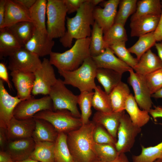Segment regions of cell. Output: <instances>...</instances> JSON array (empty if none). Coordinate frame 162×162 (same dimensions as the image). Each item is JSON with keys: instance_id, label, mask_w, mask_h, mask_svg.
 <instances>
[{"instance_id": "12", "label": "cell", "mask_w": 162, "mask_h": 162, "mask_svg": "<svg viewBox=\"0 0 162 162\" xmlns=\"http://www.w3.org/2000/svg\"><path fill=\"white\" fill-rule=\"evenodd\" d=\"M129 72L128 82L133 89L136 102L140 108L149 112L152 104V94L144 76L134 72L132 68Z\"/></svg>"}, {"instance_id": "39", "label": "cell", "mask_w": 162, "mask_h": 162, "mask_svg": "<svg viewBox=\"0 0 162 162\" xmlns=\"http://www.w3.org/2000/svg\"><path fill=\"white\" fill-rule=\"evenodd\" d=\"M94 92H80L78 95V104L81 111L80 119L82 124H86L89 121L92 113V99Z\"/></svg>"}, {"instance_id": "40", "label": "cell", "mask_w": 162, "mask_h": 162, "mask_svg": "<svg viewBox=\"0 0 162 162\" xmlns=\"http://www.w3.org/2000/svg\"><path fill=\"white\" fill-rule=\"evenodd\" d=\"M137 2V0H120L114 23H120L124 26L128 18L135 11Z\"/></svg>"}, {"instance_id": "46", "label": "cell", "mask_w": 162, "mask_h": 162, "mask_svg": "<svg viewBox=\"0 0 162 162\" xmlns=\"http://www.w3.org/2000/svg\"><path fill=\"white\" fill-rule=\"evenodd\" d=\"M0 79L6 82L11 90L12 86L9 80L7 68L4 63H0Z\"/></svg>"}, {"instance_id": "15", "label": "cell", "mask_w": 162, "mask_h": 162, "mask_svg": "<svg viewBox=\"0 0 162 162\" xmlns=\"http://www.w3.org/2000/svg\"><path fill=\"white\" fill-rule=\"evenodd\" d=\"M4 82L0 79V127L6 129L14 117L16 107L22 100L17 96H13L8 92Z\"/></svg>"}, {"instance_id": "48", "label": "cell", "mask_w": 162, "mask_h": 162, "mask_svg": "<svg viewBox=\"0 0 162 162\" xmlns=\"http://www.w3.org/2000/svg\"><path fill=\"white\" fill-rule=\"evenodd\" d=\"M5 129L0 127V151L4 150L8 142Z\"/></svg>"}, {"instance_id": "35", "label": "cell", "mask_w": 162, "mask_h": 162, "mask_svg": "<svg viewBox=\"0 0 162 162\" xmlns=\"http://www.w3.org/2000/svg\"><path fill=\"white\" fill-rule=\"evenodd\" d=\"M156 42L154 32H152L139 37L136 42L128 50L130 53L135 54L139 60L144 53L154 46Z\"/></svg>"}, {"instance_id": "32", "label": "cell", "mask_w": 162, "mask_h": 162, "mask_svg": "<svg viewBox=\"0 0 162 162\" xmlns=\"http://www.w3.org/2000/svg\"><path fill=\"white\" fill-rule=\"evenodd\" d=\"M54 142H36L34 149L29 158L41 162H55Z\"/></svg>"}, {"instance_id": "20", "label": "cell", "mask_w": 162, "mask_h": 162, "mask_svg": "<svg viewBox=\"0 0 162 162\" xmlns=\"http://www.w3.org/2000/svg\"><path fill=\"white\" fill-rule=\"evenodd\" d=\"M23 21L32 22L29 10L14 0H7L4 21L0 29Z\"/></svg>"}, {"instance_id": "42", "label": "cell", "mask_w": 162, "mask_h": 162, "mask_svg": "<svg viewBox=\"0 0 162 162\" xmlns=\"http://www.w3.org/2000/svg\"><path fill=\"white\" fill-rule=\"evenodd\" d=\"M94 148L99 160L109 162L114 160L119 154L115 145L94 143Z\"/></svg>"}, {"instance_id": "22", "label": "cell", "mask_w": 162, "mask_h": 162, "mask_svg": "<svg viewBox=\"0 0 162 162\" xmlns=\"http://www.w3.org/2000/svg\"><path fill=\"white\" fill-rule=\"evenodd\" d=\"M160 16L146 15L131 21L130 24L131 36L139 37L154 32L157 26Z\"/></svg>"}, {"instance_id": "30", "label": "cell", "mask_w": 162, "mask_h": 162, "mask_svg": "<svg viewBox=\"0 0 162 162\" xmlns=\"http://www.w3.org/2000/svg\"><path fill=\"white\" fill-rule=\"evenodd\" d=\"M47 3V0H36L29 10L30 18L35 28L46 33H47L45 22Z\"/></svg>"}, {"instance_id": "11", "label": "cell", "mask_w": 162, "mask_h": 162, "mask_svg": "<svg viewBox=\"0 0 162 162\" xmlns=\"http://www.w3.org/2000/svg\"><path fill=\"white\" fill-rule=\"evenodd\" d=\"M34 74L35 80L32 94L34 96L39 94L49 95L52 87L57 80L49 59L44 58L41 67Z\"/></svg>"}, {"instance_id": "3", "label": "cell", "mask_w": 162, "mask_h": 162, "mask_svg": "<svg viewBox=\"0 0 162 162\" xmlns=\"http://www.w3.org/2000/svg\"><path fill=\"white\" fill-rule=\"evenodd\" d=\"M90 37L76 40L74 44L62 53L52 52L49 61L58 70L71 71L78 68L90 56Z\"/></svg>"}, {"instance_id": "49", "label": "cell", "mask_w": 162, "mask_h": 162, "mask_svg": "<svg viewBox=\"0 0 162 162\" xmlns=\"http://www.w3.org/2000/svg\"><path fill=\"white\" fill-rule=\"evenodd\" d=\"M149 114L156 121L158 118H162V106H154V109H151L149 112Z\"/></svg>"}, {"instance_id": "53", "label": "cell", "mask_w": 162, "mask_h": 162, "mask_svg": "<svg viewBox=\"0 0 162 162\" xmlns=\"http://www.w3.org/2000/svg\"><path fill=\"white\" fill-rule=\"evenodd\" d=\"M94 162H129L128 158L125 153L119 154L114 160L109 162H104L98 160Z\"/></svg>"}, {"instance_id": "4", "label": "cell", "mask_w": 162, "mask_h": 162, "mask_svg": "<svg viewBox=\"0 0 162 162\" xmlns=\"http://www.w3.org/2000/svg\"><path fill=\"white\" fill-rule=\"evenodd\" d=\"M92 58H86L77 69L71 71L58 70L64 78L65 85H69L78 88L80 92H92L97 86L95 82L97 69Z\"/></svg>"}, {"instance_id": "2", "label": "cell", "mask_w": 162, "mask_h": 162, "mask_svg": "<svg viewBox=\"0 0 162 162\" xmlns=\"http://www.w3.org/2000/svg\"><path fill=\"white\" fill-rule=\"evenodd\" d=\"M94 7L89 0H86L74 17H66L67 30L59 40L64 47H71L74 39L77 40L90 37L91 26L95 22L93 16Z\"/></svg>"}, {"instance_id": "29", "label": "cell", "mask_w": 162, "mask_h": 162, "mask_svg": "<svg viewBox=\"0 0 162 162\" xmlns=\"http://www.w3.org/2000/svg\"><path fill=\"white\" fill-rule=\"evenodd\" d=\"M161 11V1L138 0L137 3L136 10L131 17L130 21L146 15H152L160 16Z\"/></svg>"}, {"instance_id": "10", "label": "cell", "mask_w": 162, "mask_h": 162, "mask_svg": "<svg viewBox=\"0 0 162 162\" xmlns=\"http://www.w3.org/2000/svg\"><path fill=\"white\" fill-rule=\"evenodd\" d=\"M53 110L52 101L49 95L36 99L32 96L21 101L16 107L13 116L19 119H25L33 118L37 113L44 110Z\"/></svg>"}, {"instance_id": "33", "label": "cell", "mask_w": 162, "mask_h": 162, "mask_svg": "<svg viewBox=\"0 0 162 162\" xmlns=\"http://www.w3.org/2000/svg\"><path fill=\"white\" fill-rule=\"evenodd\" d=\"M23 46L32 37L35 27L30 22L23 21L7 27Z\"/></svg>"}, {"instance_id": "25", "label": "cell", "mask_w": 162, "mask_h": 162, "mask_svg": "<svg viewBox=\"0 0 162 162\" xmlns=\"http://www.w3.org/2000/svg\"><path fill=\"white\" fill-rule=\"evenodd\" d=\"M138 106L134 96L130 94L126 101L125 110L132 123L141 128L148 122L150 116L148 112L140 110Z\"/></svg>"}, {"instance_id": "36", "label": "cell", "mask_w": 162, "mask_h": 162, "mask_svg": "<svg viewBox=\"0 0 162 162\" xmlns=\"http://www.w3.org/2000/svg\"><path fill=\"white\" fill-rule=\"evenodd\" d=\"M104 34V40L108 47L118 43H126L128 39L124 26L120 23H114Z\"/></svg>"}, {"instance_id": "37", "label": "cell", "mask_w": 162, "mask_h": 162, "mask_svg": "<svg viewBox=\"0 0 162 162\" xmlns=\"http://www.w3.org/2000/svg\"><path fill=\"white\" fill-rule=\"evenodd\" d=\"M162 126V123H159ZM141 151L137 155L132 156L133 162H154L162 159V141L153 146L145 147L141 145Z\"/></svg>"}, {"instance_id": "57", "label": "cell", "mask_w": 162, "mask_h": 162, "mask_svg": "<svg viewBox=\"0 0 162 162\" xmlns=\"http://www.w3.org/2000/svg\"><path fill=\"white\" fill-rule=\"evenodd\" d=\"M17 162H41L38 161L33 160L30 158L22 161Z\"/></svg>"}, {"instance_id": "19", "label": "cell", "mask_w": 162, "mask_h": 162, "mask_svg": "<svg viewBox=\"0 0 162 162\" xmlns=\"http://www.w3.org/2000/svg\"><path fill=\"white\" fill-rule=\"evenodd\" d=\"M91 57L97 68L111 69L122 74L132 68L116 56L109 47L98 56Z\"/></svg>"}, {"instance_id": "50", "label": "cell", "mask_w": 162, "mask_h": 162, "mask_svg": "<svg viewBox=\"0 0 162 162\" xmlns=\"http://www.w3.org/2000/svg\"><path fill=\"white\" fill-rule=\"evenodd\" d=\"M24 8L28 10L33 6L36 0H14Z\"/></svg>"}, {"instance_id": "27", "label": "cell", "mask_w": 162, "mask_h": 162, "mask_svg": "<svg viewBox=\"0 0 162 162\" xmlns=\"http://www.w3.org/2000/svg\"><path fill=\"white\" fill-rule=\"evenodd\" d=\"M22 46L7 27L0 29V57L10 56Z\"/></svg>"}, {"instance_id": "31", "label": "cell", "mask_w": 162, "mask_h": 162, "mask_svg": "<svg viewBox=\"0 0 162 162\" xmlns=\"http://www.w3.org/2000/svg\"><path fill=\"white\" fill-rule=\"evenodd\" d=\"M92 30L89 45L90 56L94 57L102 54L108 47L104 39V32L102 28L94 22Z\"/></svg>"}, {"instance_id": "52", "label": "cell", "mask_w": 162, "mask_h": 162, "mask_svg": "<svg viewBox=\"0 0 162 162\" xmlns=\"http://www.w3.org/2000/svg\"><path fill=\"white\" fill-rule=\"evenodd\" d=\"M0 162H16L5 151H0Z\"/></svg>"}, {"instance_id": "13", "label": "cell", "mask_w": 162, "mask_h": 162, "mask_svg": "<svg viewBox=\"0 0 162 162\" xmlns=\"http://www.w3.org/2000/svg\"><path fill=\"white\" fill-rule=\"evenodd\" d=\"M120 0L104 1L103 8L96 6L93 11L95 22L102 28L104 33L114 24Z\"/></svg>"}, {"instance_id": "24", "label": "cell", "mask_w": 162, "mask_h": 162, "mask_svg": "<svg viewBox=\"0 0 162 162\" xmlns=\"http://www.w3.org/2000/svg\"><path fill=\"white\" fill-rule=\"evenodd\" d=\"M162 67L161 60L150 49L141 56L133 69L136 73L145 76Z\"/></svg>"}, {"instance_id": "56", "label": "cell", "mask_w": 162, "mask_h": 162, "mask_svg": "<svg viewBox=\"0 0 162 162\" xmlns=\"http://www.w3.org/2000/svg\"><path fill=\"white\" fill-rule=\"evenodd\" d=\"M104 0H89L90 3L94 7H95L99 4L101 3Z\"/></svg>"}, {"instance_id": "55", "label": "cell", "mask_w": 162, "mask_h": 162, "mask_svg": "<svg viewBox=\"0 0 162 162\" xmlns=\"http://www.w3.org/2000/svg\"><path fill=\"white\" fill-rule=\"evenodd\" d=\"M151 97L156 98H162V88L152 94Z\"/></svg>"}, {"instance_id": "23", "label": "cell", "mask_w": 162, "mask_h": 162, "mask_svg": "<svg viewBox=\"0 0 162 162\" xmlns=\"http://www.w3.org/2000/svg\"><path fill=\"white\" fill-rule=\"evenodd\" d=\"M34 118L35 125L32 138L34 141L55 142L58 133L53 126L44 119Z\"/></svg>"}, {"instance_id": "34", "label": "cell", "mask_w": 162, "mask_h": 162, "mask_svg": "<svg viewBox=\"0 0 162 162\" xmlns=\"http://www.w3.org/2000/svg\"><path fill=\"white\" fill-rule=\"evenodd\" d=\"M67 139V134L58 133L54 142L55 162H74L68 146Z\"/></svg>"}, {"instance_id": "28", "label": "cell", "mask_w": 162, "mask_h": 162, "mask_svg": "<svg viewBox=\"0 0 162 162\" xmlns=\"http://www.w3.org/2000/svg\"><path fill=\"white\" fill-rule=\"evenodd\" d=\"M122 75L111 69L97 68L96 78L104 87V91L109 95L112 90L121 81Z\"/></svg>"}, {"instance_id": "58", "label": "cell", "mask_w": 162, "mask_h": 162, "mask_svg": "<svg viewBox=\"0 0 162 162\" xmlns=\"http://www.w3.org/2000/svg\"><path fill=\"white\" fill-rule=\"evenodd\" d=\"M154 162H162V159H158Z\"/></svg>"}, {"instance_id": "26", "label": "cell", "mask_w": 162, "mask_h": 162, "mask_svg": "<svg viewBox=\"0 0 162 162\" xmlns=\"http://www.w3.org/2000/svg\"><path fill=\"white\" fill-rule=\"evenodd\" d=\"M130 92L128 85L122 81L112 90L109 95L112 112H120L124 111Z\"/></svg>"}, {"instance_id": "7", "label": "cell", "mask_w": 162, "mask_h": 162, "mask_svg": "<svg viewBox=\"0 0 162 162\" xmlns=\"http://www.w3.org/2000/svg\"><path fill=\"white\" fill-rule=\"evenodd\" d=\"M65 85L62 80L58 79L51 88L49 95L52 101L53 110H67L80 118L77 106L78 95L74 94Z\"/></svg>"}, {"instance_id": "14", "label": "cell", "mask_w": 162, "mask_h": 162, "mask_svg": "<svg viewBox=\"0 0 162 162\" xmlns=\"http://www.w3.org/2000/svg\"><path fill=\"white\" fill-rule=\"evenodd\" d=\"M35 125L34 118L19 119L13 117L5 129L8 141L32 137Z\"/></svg>"}, {"instance_id": "38", "label": "cell", "mask_w": 162, "mask_h": 162, "mask_svg": "<svg viewBox=\"0 0 162 162\" xmlns=\"http://www.w3.org/2000/svg\"><path fill=\"white\" fill-rule=\"evenodd\" d=\"M92 99V106L98 111L104 112H112L109 94L97 86L94 90Z\"/></svg>"}, {"instance_id": "18", "label": "cell", "mask_w": 162, "mask_h": 162, "mask_svg": "<svg viewBox=\"0 0 162 162\" xmlns=\"http://www.w3.org/2000/svg\"><path fill=\"white\" fill-rule=\"evenodd\" d=\"M10 75L17 97L22 101L31 97L35 80L34 73L14 71L11 72Z\"/></svg>"}, {"instance_id": "17", "label": "cell", "mask_w": 162, "mask_h": 162, "mask_svg": "<svg viewBox=\"0 0 162 162\" xmlns=\"http://www.w3.org/2000/svg\"><path fill=\"white\" fill-rule=\"evenodd\" d=\"M55 42L47 33L41 32L36 28L31 38L24 46L30 52L39 57L50 55Z\"/></svg>"}, {"instance_id": "1", "label": "cell", "mask_w": 162, "mask_h": 162, "mask_svg": "<svg viewBox=\"0 0 162 162\" xmlns=\"http://www.w3.org/2000/svg\"><path fill=\"white\" fill-rule=\"evenodd\" d=\"M95 124L89 121L67 134L68 146L74 162H94L98 160L94 148Z\"/></svg>"}, {"instance_id": "21", "label": "cell", "mask_w": 162, "mask_h": 162, "mask_svg": "<svg viewBox=\"0 0 162 162\" xmlns=\"http://www.w3.org/2000/svg\"><path fill=\"white\" fill-rule=\"evenodd\" d=\"M124 111L120 112H104L97 111L94 114L93 122L105 128L116 140L121 118Z\"/></svg>"}, {"instance_id": "47", "label": "cell", "mask_w": 162, "mask_h": 162, "mask_svg": "<svg viewBox=\"0 0 162 162\" xmlns=\"http://www.w3.org/2000/svg\"><path fill=\"white\" fill-rule=\"evenodd\" d=\"M161 1L162 11L157 26L154 32V35L157 42L162 40V0Z\"/></svg>"}, {"instance_id": "5", "label": "cell", "mask_w": 162, "mask_h": 162, "mask_svg": "<svg viewBox=\"0 0 162 162\" xmlns=\"http://www.w3.org/2000/svg\"><path fill=\"white\" fill-rule=\"evenodd\" d=\"M46 31L51 39L62 38L66 30L67 10L64 0H47Z\"/></svg>"}, {"instance_id": "43", "label": "cell", "mask_w": 162, "mask_h": 162, "mask_svg": "<svg viewBox=\"0 0 162 162\" xmlns=\"http://www.w3.org/2000/svg\"><path fill=\"white\" fill-rule=\"evenodd\" d=\"M144 76L152 95L162 88V67Z\"/></svg>"}, {"instance_id": "16", "label": "cell", "mask_w": 162, "mask_h": 162, "mask_svg": "<svg viewBox=\"0 0 162 162\" xmlns=\"http://www.w3.org/2000/svg\"><path fill=\"white\" fill-rule=\"evenodd\" d=\"M35 145L32 137L9 141L4 151L15 162L21 161L29 158Z\"/></svg>"}, {"instance_id": "45", "label": "cell", "mask_w": 162, "mask_h": 162, "mask_svg": "<svg viewBox=\"0 0 162 162\" xmlns=\"http://www.w3.org/2000/svg\"><path fill=\"white\" fill-rule=\"evenodd\" d=\"M86 0H64L66 6L67 14L76 12Z\"/></svg>"}, {"instance_id": "51", "label": "cell", "mask_w": 162, "mask_h": 162, "mask_svg": "<svg viewBox=\"0 0 162 162\" xmlns=\"http://www.w3.org/2000/svg\"><path fill=\"white\" fill-rule=\"evenodd\" d=\"M7 0H0V27L3 24L5 16Z\"/></svg>"}, {"instance_id": "9", "label": "cell", "mask_w": 162, "mask_h": 162, "mask_svg": "<svg viewBox=\"0 0 162 162\" xmlns=\"http://www.w3.org/2000/svg\"><path fill=\"white\" fill-rule=\"evenodd\" d=\"M42 62L38 56L22 46L9 57L8 68L11 71L34 73L41 67Z\"/></svg>"}, {"instance_id": "41", "label": "cell", "mask_w": 162, "mask_h": 162, "mask_svg": "<svg viewBox=\"0 0 162 162\" xmlns=\"http://www.w3.org/2000/svg\"><path fill=\"white\" fill-rule=\"evenodd\" d=\"M109 47L119 59L133 69L134 68L138 60L136 58H134L126 48L125 42L118 43Z\"/></svg>"}, {"instance_id": "44", "label": "cell", "mask_w": 162, "mask_h": 162, "mask_svg": "<svg viewBox=\"0 0 162 162\" xmlns=\"http://www.w3.org/2000/svg\"><path fill=\"white\" fill-rule=\"evenodd\" d=\"M93 137L94 142L97 144L115 145L116 142L107 131L100 125L96 126Z\"/></svg>"}, {"instance_id": "6", "label": "cell", "mask_w": 162, "mask_h": 162, "mask_svg": "<svg viewBox=\"0 0 162 162\" xmlns=\"http://www.w3.org/2000/svg\"><path fill=\"white\" fill-rule=\"evenodd\" d=\"M33 118L48 121L58 133L68 134L79 128L82 125L80 118L74 116L67 110H44L35 114Z\"/></svg>"}, {"instance_id": "54", "label": "cell", "mask_w": 162, "mask_h": 162, "mask_svg": "<svg viewBox=\"0 0 162 162\" xmlns=\"http://www.w3.org/2000/svg\"><path fill=\"white\" fill-rule=\"evenodd\" d=\"M159 57L162 62V40L156 42L154 45Z\"/></svg>"}, {"instance_id": "8", "label": "cell", "mask_w": 162, "mask_h": 162, "mask_svg": "<svg viewBox=\"0 0 162 162\" xmlns=\"http://www.w3.org/2000/svg\"><path fill=\"white\" fill-rule=\"evenodd\" d=\"M141 130V128L132 123L128 114L125 112L123 114L117 131L118 139L115 145L119 154L130 151Z\"/></svg>"}]
</instances>
